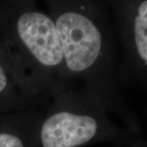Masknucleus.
<instances>
[{
	"label": "nucleus",
	"instance_id": "nucleus-2",
	"mask_svg": "<svg viewBox=\"0 0 147 147\" xmlns=\"http://www.w3.org/2000/svg\"><path fill=\"white\" fill-rule=\"evenodd\" d=\"M0 57L38 108L69 88L57 28L31 1L0 2Z\"/></svg>",
	"mask_w": 147,
	"mask_h": 147
},
{
	"label": "nucleus",
	"instance_id": "nucleus-5",
	"mask_svg": "<svg viewBox=\"0 0 147 147\" xmlns=\"http://www.w3.org/2000/svg\"><path fill=\"white\" fill-rule=\"evenodd\" d=\"M42 115L37 109L0 115V147H28L38 138Z\"/></svg>",
	"mask_w": 147,
	"mask_h": 147
},
{
	"label": "nucleus",
	"instance_id": "nucleus-4",
	"mask_svg": "<svg viewBox=\"0 0 147 147\" xmlns=\"http://www.w3.org/2000/svg\"><path fill=\"white\" fill-rule=\"evenodd\" d=\"M112 8L123 84L143 83L147 69V1H115Z\"/></svg>",
	"mask_w": 147,
	"mask_h": 147
},
{
	"label": "nucleus",
	"instance_id": "nucleus-3",
	"mask_svg": "<svg viewBox=\"0 0 147 147\" xmlns=\"http://www.w3.org/2000/svg\"><path fill=\"white\" fill-rule=\"evenodd\" d=\"M46 108L38 128L42 147H80L94 141L125 140L130 134L111 122L99 102L72 88Z\"/></svg>",
	"mask_w": 147,
	"mask_h": 147
},
{
	"label": "nucleus",
	"instance_id": "nucleus-1",
	"mask_svg": "<svg viewBox=\"0 0 147 147\" xmlns=\"http://www.w3.org/2000/svg\"><path fill=\"white\" fill-rule=\"evenodd\" d=\"M48 15L57 28L69 88L82 82L79 91L115 114L137 134V117L125 104L121 88L120 51L109 3L98 1H48Z\"/></svg>",
	"mask_w": 147,
	"mask_h": 147
},
{
	"label": "nucleus",
	"instance_id": "nucleus-6",
	"mask_svg": "<svg viewBox=\"0 0 147 147\" xmlns=\"http://www.w3.org/2000/svg\"><path fill=\"white\" fill-rule=\"evenodd\" d=\"M38 109L16 84L0 57V115Z\"/></svg>",
	"mask_w": 147,
	"mask_h": 147
}]
</instances>
